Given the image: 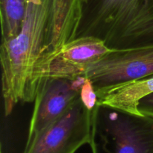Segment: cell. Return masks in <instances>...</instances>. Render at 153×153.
I'll list each match as a JSON object with an SVG mask.
<instances>
[{
  "instance_id": "obj_8",
  "label": "cell",
  "mask_w": 153,
  "mask_h": 153,
  "mask_svg": "<svg viewBox=\"0 0 153 153\" xmlns=\"http://www.w3.org/2000/svg\"><path fill=\"white\" fill-rule=\"evenodd\" d=\"M82 0H47V25L43 55L34 79L40 67L64 45L76 38L82 13Z\"/></svg>"
},
{
  "instance_id": "obj_6",
  "label": "cell",
  "mask_w": 153,
  "mask_h": 153,
  "mask_svg": "<svg viewBox=\"0 0 153 153\" xmlns=\"http://www.w3.org/2000/svg\"><path fill=\"white\" fill-rule=\"evenodd\" d=\"M112 51L100 39L91 36L76 37L62 46L38 70L37 91L49 78L76 79L83 76L87 69Z\"/></svg>"
},
{
  "instance_id": "obj_4",
  "label": "cell",
  "mask_w": 153,
  "mask_h": 153,
  "mask_svg": "<svg viewBox=\"0 0 153 153\" xmlns=\"http://www.w3.org/2000/svg\"><path fill=\"white\" fill-rule=\"evenodd\" d=\"M95 111H91L80 96L53 124L26 140L23 153H75L92 138Z\"/></svg>"
},
{
  "instance_id": "obj_9",
  "label": "cell",
  "mask_w": 153,
  "mask_h": 153,
  "mask_svg": "<svg viewBox=\"0 0 153 153\" xmlns=\"http://www.w3.org/2000/svg\"><path fill=\"white\" fill-rule=\"evenodd\" d=\"M153 93V75L97 92L98 105L110 106L135 114L140 100Z\"/></svg>"
},
{
  "instance_id": "obj_7",
  "label": "cell",
  "mask_w": 153,
  "mask_h": 153,
  "mask_svg": "<svg viewBox=\"0 0 153 153\" xmlns=\"http://www.w3.org/2000/svg\"><path fill=\"white\" fill-rule=\"evenodd\" d=\"M85 79L49 78L41 84L34 101L27 140L44 131L68 110L80 96Z\"/></svg>"
},
{
  "instance_id": "obj_11",
  "label": "cell",
  "mask_w": 153,
  "mask_h": 153,
  "mask_svg": "<svg viewBox=\"0 0 153 153\" xmlns=\"http://www.w3.org/2000/svg\"><path fill=\"white\" fill-rule=\"evenodd\" d=\"M86 78V77H85ZM80 98L91 111H94L98 105V97L96 90L88 79H85L80 92Z\"/></svg>"
},
{
  "instance_id": "obj_12",
  "label": "cell",
  "mask_w": 153,
  "mask_h": 153,
  "mask_svg": "<svg viewBox=\"0 0 153 153\" xmlns=\"http://www.w3.org/2000/svg\"><path fill=\"white\" fill-rule=\"evenodd\" d=\"M138 110L142 114L153 116V93L140 100Z\"/></svg>"
},
{
  "instance_id": "obj_10",
  "label": "cell",
  "mask_w": 153,
  "mask_h": 153,
  "mask_svg": "<svg viewBox=\"0 0 153 153\" xmlns=\"http://www.w3.org/2000/svg\"><path fill=\"white\" fill-rule=\"evenodd\" d=\"M27 8V0H0L1 41L8 40L21 29Z\"/></svg>"
},
{
  "instance_id": "obj_13",
  "label": "cell",
  "mask_w": 153,
  "mask_h": 153,
  "mask_svg": "<svg viewBox=\"0 0 153 153\" xmlns=\"http://www.w3.org/2000/svg\"><path fill=\"white\" fill-rule=\"evenodd\" d=\"M86 1V0H82V1Z\"/></svg>"
},
{
  "instance_id": "obj_2",
  "label": "cell",
  "mask_w": 153,
  "mask_h": 153,
  "mask_svg": "<svg viewBox=\"0 0 153 153\" xmlns=\"http://www.w3.org/2000/svg\"><path fill=\"white\" fill-rule=\"evenodd\" d=\"M85 36L111 50L153 46V0H86L76 38Z\"/></svg>"
},
{
  "instance_id": "obj_5",
  "label": "cell",
  "mask_w": 153,
  "mask_h": 153,
  "mask_svg": "<svg viewBox=\"0 0 153 153\" xmlns=\"http://www.w3.org/2000/svg\"><path fill=\"white\" fill-rule=\"evenodd\" d=\"M153 75V46L112 50L91 64L83 76L97 92Z\"/></svg>"
},
{
  "instance_id": "obj_1",
  "label": "cell",
  "mask_w": 153,
  "mask_h": 153,
  "mask_svg": "<svg viewBox=\"0 0 153 153\" xmlns=\"http://www.w3.org/2000/svg\"><path fill=\"white\" fill-rule=\"evenodd\" d=\"M47 0H27L20 31L1 42V91L4 114L8 116L19 102L36 98L34 79L46 39Z\"/></svg>"
},
{
  "instance_id": "obj_3",
  "label": "cell",
  "mask_w": 153,
  "mask_h": 153,
  "mask_svg": "<svg viewBox=\"0 0 153 153\" xmlns=\"http://www.w3.org/2000/svg\"><path fill=\"white\" fill-rule=\"evenodd\" d=\"M90 146L93 153H153V116L98 105Z\"/></svg>"
}]
</instances>
